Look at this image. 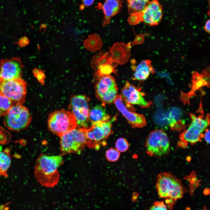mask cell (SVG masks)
Instances as JSON below:
<instances>
[{
	"label": "cell",
	"mask_w": 210,
	"mask_h": 210,
	"mask_svg": "<svg viewBox=\"0 0 210 210\" xmlns=\"http://www.w3.org/2000/svg\"><path fill=\"white\" fill-rule=\"evenodd\" d=\"M18 43L20 46L23 47L28 44L29 41L27 37L24 36L19 39Z\"/></svg>",
	"instance_id": "cell-30"
},
{
	"label": "cell",
	"mask_w": 210,
	"mask_h": 210,
	"mask_svg": "<svg viewBox=\"0 0 210 210\" xmlns=\"http://www.w3.org/2000/svg\"><path fill=\"white\" fill-rule=\"evenodd\" d=\"M60 137L62 155L71 153H80L86 146L85 135L81 129L77 127Z\"/></svg>",
	"instance_id": "cell-8"
},
{
	"label": "cell",
	"mask_w": 210,
	"mask_h": 210,
	"mask_svg": "<svg viewBox=\"0 0 210 210\" xmlns=\"http://www.w3.org/2000/svg\"><path fill=\"white\" fill-rule=\"evenodd\" d=\"M210 131L207 130L206 131L204 135V138L207 144L210 143Z\"/></svg>",
	"instance_id": "cell-31"
},
{
	"label": "cell",
	"mask_w": 210,
	"mask_h": 210,
	"mask_svg": "<svg viewBox=\"0 0 210 210\" xmlns=\"http://www.w3.org/2000/svg\"><path fill=\"white\" fill-rule=\"evenodd\" d=\"M191 122L182 134L183 140L187 143L193 144L200 140L203 132L209 125L208 118L197 117L193 114L191 116Z\"/></svg>",
	"instance_id": "cell-11"
},
{
	"label": "cell",
	"mask_w": 210,
	"mask_h": 210,
	"mask_svg": "<svg viewBox=\"0 0 210 210\" xmlns=\"http://www.w3.org/2000/svg\"><path fill=\"white\" fill-rule=\"evenodd\" d=\"M120 155V152L116 149L111 148L106 151L105 156L108 161L114 162L119 159Z\"/></svg>",
	"instance_id": "cell-26"
},
{
	"label": "cell",
	"mask_w": 210,
	"mask_h": 210,
	"mask_svg": "<svg viewBox=\"0 0 210 210\" xmlns=\"http://www.w3.org/2000/svg\"><path fill=\"white\" fill-rule=\"evenodd\" d=\"M83 43L87 49L93 52L100 49L103 45L100 36L96 34L89 35Z\"/></svg>",
	"instance_id": "cell-22"
},
{
	"label": "cell",
	"mask_w": 210,
	"mask_h": 210,
	"mask_svg": "<svg viewBox=\"0 0 210 210\" xmlns=\"http://www.w3.org/2000/svg\"><path fill=\"white\" fill-rule=\"evenodd\" d=\"M94 0H82L84 5L87 6H89L92 5Z\"/></svg>",
	"instance_id": "cell-33"
},
{
	"label": "cell",
	"mask_w": 210,
	"mask_h": 210,
	"mask_svg": "<svg viewBox=\"0 0 210 210\" xmlns=\"http://www.w3.org/2000/svg\"><path fill=\"white\" fill-rule=\"evenodd\" d=\"M62 156L42 153L38 157L34 174L36 179L43 186L52 188L58 184L60 177L58 169L64 163Z\"/></svg>",
	"instance_id": "cell-1"
},
{
	"label": "cell",
	"mask_w": 210,
	"mask_h": 210,
	"mask_svg": "<svg viewBox=\"0 0 210 210\" xmlns=\"http://www.w3.org/2000/svg\"><path fill=\"white\" fill-rule=\"evenodd\" d=\"M13 104L9 99L0 93V118L5 116Z\"/></svg>",
	"instance_id": "cell-25"
},
{
	"label": "cell",
	"mask_w": 210,
	"mask_h": 210,
	"mask_svg": "<svg viewBox=\"0 0 210 210\" xmlns=\"http://www.w3.org/2000/svg\"><path fill=\"white\" fill-rule=\"evenodd\" d=\"M23 65L19 57L2 59L0 62V80L22 78Z\"/></svg>",
	"instance_id": "cell-12"
},
{
	"label": "cell",
	"mask_w": 210,
	"mask_h": 210,
	"mask_svg": "<svg viewBox=\"0 0 210 210\" xmlns=\"http://www.w3.org/2000/svg\"><path fill=\"white\" fill-rule=\"evenodd\" d=\"M117 117L116 115L108 121L91 124V126L88 128H80L85 135L86 146L99 149L101 141L113 133L112 125Z\"/></svg>",
	"instance_id": "cell-4"
},
{
	"label": "cell",
	"mask_w": 210,
	"mask_h": 210,
	"mask_svg": "<svg viewBox=\"0 0 210 210\" xmlns=\"http://www.w3.org/2000/svg\"><path fill=\"white\" fill-rule=\"evenodd\" d=\"M84 8V5L83 4H81L80 6V10H83Z\"/></svg>",
	"instance_id": "cell-35"
},
{
	"label": "cell",
	"mask_w": 210,
	"mask_h": 210,
	"mask_svg": "<svg viewBox=\"0 0 210 210\" xmlns=\"http://www.w3.org/2000/svg\"></svg>",
	"instance_id": "cell-36"
},
{
	"label": "cell",
	"mask_w": 210,
	"mask_h": 210,
	"mask_svg": "<svg viewBox=\"0 0 210 210\" xmlns=\"http://www.w3.org/2000/svg\"><path fill=\"white\" fill-rule=\"evenodd\" d=\"M210 20H208L206 22L204 27L205 30L207 33H209L210 31Z\"/></svg>",
	"instance_id": "cell-32"
},
{
	"label": "cell",
	"mask_w": 210,
	"mask_h": 210,
	"mask_svg": "<svg viewBox=\"0 0 210 210\" xmlns=\"http://www.w3.org/2000/svg\"><path fill=\"white\" fill-rule=\"evenodd\" d=\"M90 98L82 94L72 95L70 99L69 108L74 116L77 127H88Z\"/></svg>",
	"instance_id": "cell-9"
},
{
	"label": "cell",
	"mask_w": 210,
	"mask_h": 210,
	"mask_svg": "<svg viewBox=\"0 0 210 210\" xmlns=\"http://www.w3.org/2000/svg\"><path fill=\"white\" fill-rule=\"evenodd\" d=\"M11 162L10 152L8 148L0 151V176L8 177V171Z\"/></svg>",
	"instance_id": "cell-20"
},
{
	"label": "cell",
	"mask_w": 210,
	"mask_h": 210,
	"mask_svg": "<svg viewBox=\"0 0 210 210\" xmlns=\"http://www.w3.org/2000/svg\"><path fill=\"white\" fill-rule=\"evenodd\" d=\"M122 3L121 0H105L103 4H98L96 7L102 10L104 15L103 26L109 24L112 18L120 11Z\"/></svg>",
	"instance_id": "cell-16"
},
{
	"label": "cell",
	"mask_w": 210,
	"mask_h": 210,
	"mask_svg": "<svg viewBox=\"0 0 210 210\" xmlns=\"http://www.w3.org/2000/svg\"><path fill=\"white\" fill-rule=\"evenodd\" d=\"M27 92L26 82L22 78L0 80V93L14 104H23L25 101Z\"/></svg>",
	"instance_id": "cell-6"
},
{
	"label": "cell",
	"mask_w": 210,
	"mask_h": 210,
	"mask_svg": "<svg viewBox=\"0 0 210 210\" xmlns=\"http://www.w3.org/2000/svg\"><path fill=\"white\" fill-rule=\"evenodd\" d=\"M9 203H9L4 205H0V210L8 209H9L8 207L6 206Z\"/></svg>",
	"instance_id": "cell-34"
},
{
	"label": "cell",
	"mask_w": 210,
	"mask_h": 210,
	"mask_svg": "<svg viewBox=\"0 0 210 210\" xmlns=\"http://www.w3.org/2000/svg\"><path fill=\"white\" fill-rule=\"evenodd\" d=\"M127 106L136 105L143 108L149 107L150 103L145 100L143 93L140 89L138 88L126 81L122 88L120 95Z\"/></svg>",
	"instance_id": "cell-13"
},
{
	"label": "cell",
	"mask_w": 210,
	"mask_h": 210,
	"mask_svg": "<svg viewBox=\"0 0 210 210\" xmlns=\"http://www.w3.org/2000/svg\"><path fill=\"white\" fill-rule=\"evenodd\" d=\"M115 67L110 64H106L98 66L94 70V79L95 80L101 76L110 75L111 74L115 73L114 68Z\"/></svg>",
	"instance_id": "cell-24"
},
{
	"label": "cell",
	"mask_w": 210,
	"mask_h": 210,
	"mask_svg": "<svg viewBox=\"0 0 210 210\" xmlns=\"http://www.w3.org/2000/svg\"><path fill=\"white\" fill-rule=\"evenodd\" d=\"M148 0H127L128 13L130 15L140 13L145 9Z\"/></svg>",
	"instance_id": "cell-23"
},
{
	"label": "cell",
	"mask_w": 210,
	"mask_h": 210,
	"mask_svg": "<svg viewBox=\"0 0 210 210\" xmlns=\"http://www.w3.org/2000/svg\"><path fill=\"white\" fill-rule=\"evenodd\" d=\"M112 62L118 65L125 63L130 55V50L129 46L122 43H116L109 48Z\"/></svg>",
	"instance_id": "cell-17"
},
{
	"label": "cell",
	"mask_w": 210,
	"mask_h": 210,
	"mask_svg": "<svg viewBox=\"0 0 210 210\" xmlns=\"http://www.w3.org/2000/svg\"><path fill=\"white\" fill-rule=\"evenodd\" d=\"M118 109L122 114L133 128H142L146 122L144 116L129 109L123 103L120 95H117L114 102Z\"/></svg>",
	"instance_id": "cell-15"
},
{
	"label": "cell",
	"mask_w": 210,
	"mask_h": 210,
	"mask_svg": "<svg viewBox=\"0 0 210 210\" xmlns=\"http://www.w3.org/2000/svg\"><path fill=\"white\" fill-rule=\"evenodd\" d=\"M110 119L103 105H97L90 110L89 119L91 124L107 121Z\"/></svg>",
	"instance_id": "cell-18"
},
{
	"label": "cell",
	"mask_w": 210,
	"mask_h": 210,
	"mask_svg": "<svg viewBox=\"0 0 210 210\" xmlns=\"http://www.w3.org/2000/svg\"><path fill=\"white\" fill-rule=\"evenodd\" d=\"M33 73L37 80L43 85L44 84V79L46 78L44 71L35 68L33 70Z\"/></svg>",
	"instance_id": "cell-28"
},
{
	"label": "cell",
	"mask_w": 210,
	"mask_h": 210,
	"mask_svg": "<svg viewBox=\"0 0 210 210\" xmlns=\"http://www.w3.org/2000/svg\"><path fill=\"white\" fill-rule=\"evenodd\" d=\"M151 62L148 60L142 61L135 68L133 78L139 80H146L153 71Z\"/></svg>",
	"instance_id": "cell-19"
},
{
	"label": "cell",
	"mask_w": 210,
	"mask_h": 210,
	"mask_svg": "<svg viewBox=\"0 0 210 210\" xmlns=\"http://www.w3.org/2000/svg\"><path fill=\"white\" fill-rule=\"evenodd\" d=\"M4 117L5 126L9 130L16 132L26 129L32 120L28 109L20 104H14Z\"/></svg>",
	"instance_id": "cell-5"
},
{
	"label": "cell",
	"mask_w": 210,
	"mask_h": 210,
	"mask_svg": "<svg viewBox=\"0 0 210 210\" xmlns=\"http://www.w3.org/2000/svg\"><path fill=\"white\" fill-rule=\"evenodd\" d=\"M150 210H167V207L163 202H156L149 209Z\"/></svg>",
	"instance_id": "cell-29"
},
{
	"label": "cell",
	"mask_w": 210,
	"mask_h": 210,
	"mask_svg": "<svg viewBox=\"0 0 210 210\" xmlns=\"http://www.w3.org/2000/svg\"><path fill=\"white\" fill-rule=\"evenodd\" d=\"M48 122L49 130L60 137L77 127L76 120L73 113L64 109L51 113Z\"/></svg>",
	"instance_id": "cell-3"
},
{
	"label": "cell",
	"mask_w": 210,
	"mask_h": 210,
	"mask_svg": "<svg viewBox=\"0 0 210 210\" xmlns=\"http://www.w3.org/2000/svg\"><path fill=\"white\" fill-rule=\"evenodd\" d=\"M115 147L116 149L119 152H123L128 150L129 144L126 139L120 138L116 141L115 143Z\"/></svg>",
	"instance_id": "cell-27"
},
{
	"label": "cell",
	"mask_w": 210,
	"mask_h": 210,
	"mask_svg": "<svg viewBox=\"0 0 210 210\" xmlns=\"http://www.w3.org/2000/svg\"><path fill=\"white\" fill-rule=\"evenodd\" d=\"M95 80L96 97L104 104L113 102L118 90L114 78L110 75H105Z\"/></svg>",
	"instance_id": "cell-10"
},
{
	"label": "cell",
	"mask_w": 210,
	"mask_h": 210,
	"mask_svg": "<svg viewBox=\"0 0 210 210\" xmlns=\"http://www.w3.org/2000/svg\"><path fill=\"white\" fill-rule=\"evenodd\" d=\"M138 15L140 22L142 21L150 26L156 25L162 18V7L156 0L149 1L144 10Z\"/></svg>",
	"instance_id": "cell-14"
},
{
	"label": "cell",
	"mask_w": 210,
	"mask_h": 210,
	"mask_svg": "<svg viewBox=\"0 0 210 210\" xmlns=\"http://www.w3.org/2000/svg\"><path fill=\"white\" fill-rule=\"evenodd\" d=\"M146 147L148 155L158 158L166 155L170 151L167 135L160 130H154L149 133L146 138Z\"/></svg>",
	"instance_id": "cell-7"
},
{
	"label": "cell",
	"mask_w": 210,
	"mask_h": 210,
	"mask_svg": "<svg viewBox=\"0 0 210 210\" xmlns=\"http://www.w3.org/2000/svg\"><path fill=\"white\" fill-rule=\"evenodd\" d=\"M111 56L110 52L102 51L99 52L94 56L92 60V67L94 70L99 66L106 64H112L116 67L117 65L112 62Z\"/></svg>",
	"instance_id": "cell-21"
},
{
	"label": "cell",
	"mask_w": 210,
	"mask_h": 210,
	"mask_svg": "<svg viewBox=\"0 0 210 210\" xmlns=\"http://www.w3.org/2000/svg\"><path fill=\"white\" fill-rule=\"evenodd\" d=\"M156 187L159 196L176 201L183 197L184 189L181 181L169 172L159 174L156 179Z\"/></svg>",
	"instance_id": "cell-2"
}]
</instances>
